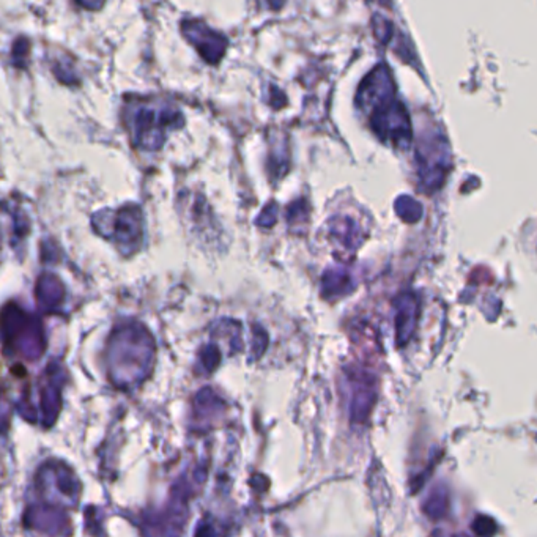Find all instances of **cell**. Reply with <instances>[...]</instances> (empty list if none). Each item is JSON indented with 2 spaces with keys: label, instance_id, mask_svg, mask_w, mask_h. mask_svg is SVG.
I'll return each mask as SVG.
<instances>
[{
  "label": "cell",
  "instance_id": "1",
  "mask_svg": "<svg viewBox=\"0 0 537 537\" xmlns=\"http://www.w3.org/2000/svg\"><path fill=\"white\" fill-rule=\"evenodd\" d=\"M183 32L188 35L189 41L194 43L200 54L208 62H217L221 56L224 54V38H222L221 35L215 34V32L205 29L204 25H199L198 23H186Z\"/></svg>",
  "mask_w": 537,
  "mask_h": 537
}]
</instances>
